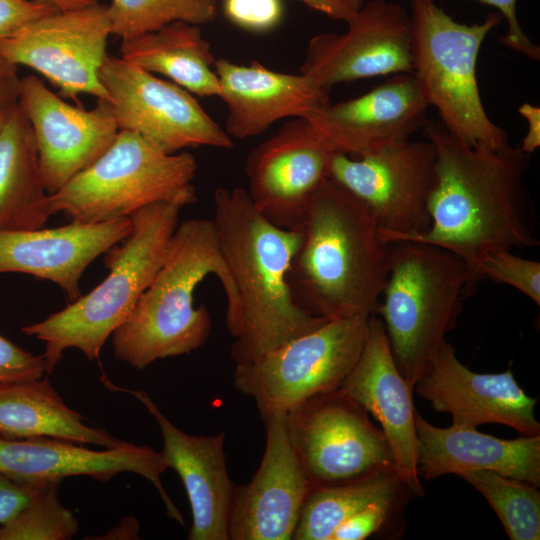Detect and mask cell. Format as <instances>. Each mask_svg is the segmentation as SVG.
<instances>
[{"label": "cell", "instance_id": "1", "mask_svg": "<svg viewBox=\"0 0 540 540\" xmlns=\"http://www.w3.org/2000/svg\"><path fill=\"white\" fill-rule=\"evenodd\" d=\"M422 129L436 151L430 226L402 240L430 243L460 257L470 293L487 253L539 245L524 180L529 155L510 144H468L435 121L427 120Z\"/></svg>", "mask_w": 540, "mask_h": 540}, {"label": "cell", "instance_id": "2", "mask_svg": "<svg viewBox=\"0 0 540 540\" xmlns=\"http://www.w3.org/2000/svg\"><path fill=\"white\" fill-rule=\"evenodd\" d=\"M213 224L231 274L237 304L226 327L236 364L250 362L327 320L295 302L288 272L300 242L298 229L269 221L241 187L213 194Z\"/></svg>", "mask_w": 540, "mask_h": 540}, {"label": "cell", "instance_id": "3", "mask_svg": "<svg viewBox=\"0 0 540 540\" xmlns=\"http://www.w3.org/2000/svg\"><path fill=\"white\" fill-rule=\"evenodd\" d=\"M296 229L300 242L288 282L298 306L325 320L376 315L390 243L368 207L328 178Z\"/></svg>", "mask_w": 540, "mask_h": 540}, {"label": "cell", "instance_id": "4", "mask_svg": "<svg viewBox=\"0 0 540 540\" xmlns=\"http://www.w3.org/2000/svg\"><path fill=\"white\" fill-rule=\"evenodd\" d=\"M210 274L224 288L228 320L237 298L212 219L179 223L150 286L112 334L114 356L143 370L156 360L200 348L210 335L211 318L205 306H194V292Z\"/></svg>", "mask_w": 540, "mask_h": 540}, {"label": "cell", "instance_id": "5", "mask_svg": "<svg viewBox=\"0 0 540 540\" xmlns=\"http://www.w3.org/2000/svg\"><path fill=\"white\" fill-rule=\"evenodd\" d=\"M181 208L154 203L133 213L128 236L106 251L107 277L91 292L21 331L45 342L42 356L51 374L68 348L89 361L126 320L158 272L179 224Z\"/></svg>", "mask_w": 540, "mask_h": 540}, {"label": "cell", "instance_id": "6", "mask_svg": "<svg viewBox=\"0 0 540 540\" xmlns=\"http://www.w3.org/2000/svg\"><path fill=\"white\" fill-rule=\"evenodd\" d=\"M468 293V272L456 254L433 244L390 243L381 316L401 375L414 388L446 340Z\"/></svg>", "mask_w": 540, "mask_h": 540}, {"label": "cell", "instance_id": "7", "mask_svg": "<svg viewBox=\"0 0 540 540\" xmlns=\"http://www.w3.org/2000/svg\"><path fill=\"white\" fill-rule=\"evenodd\" d=\"M413 73L427 105L443 127L464 142L501 148L506 131L482 103L476 77L480 48L503 17L490 13L481 23L454 20L434 0H410Z\"/></svg>", "mask_w": 540, "mask_h": 540}, {"label": "cell", "instance_id": "8", "mask_svg": "<svg viewBox=\"0 0 540 540\" xmlns=\"http://www.w3.org/2000/svg\"><path fill=\"white\" fill-rule=\"evenodd\" d=\"M196 172L192 154H167L135 133L119 131L94 163L49 195V213L97 224L130 217L154 203L182 209L197 199Z\"/></svg>", "mask_w": 540, "mask_h": 540}, {"label": "cell", "instance_id": "9", "mask_svg": "<svg viewBox=\"0 0 540 540\" xmlns=\"http://www.w3.org/2000/svg\"><path fill=\"white\" fill-rule=\"evenodd\" d=\"M370 316L327 320L250 362L236 364L234 387L263 418L339 389L356 364Z\"/></svg>", "mask_w": 540, "mask_h": 540}, {"label": "cell", "instance_id": "10", "mask_svg": "<svg viewBox=\"0 0 540 540\" xmlns=\"http://www.w3.org/2000/svg\"><path fill=\"white\" fill-rule=\"evenodd\" d=\"M285 420L290 441L312 487L395 470L382 430L359 403L340 389L308 399L286 412Z\"/></svg>", "mask_w": 540, "mask_h": 540}, {"label": "cell", "instance_id": "11", "mask_svg": "<svg viewBox=\"0 0 540 540\" xmlns=\"http://www.w3.org/2000/svg\"><path fill=\"white\" fill-rule=\"evenodd\" d=\"M435 177L436 151L429 140H407L359 158L334 153L329 170V179L368 207L387 243L429 228Z\"/></svg>", "mask_w": 540, "mask_h": 540}, {"label": "cell", "instance_id": "12", "mask_svg": "<svg viewBox=\"0 0 540 540\" xmlns=\"http://www.w3.org/2000/svg\"><path fill=\"white\" fill-rule=\"evenodd\" d=\"M119 131L135 133L167 154L233 142L190 92L122 58L107 55L99 71Z\"/></svg>", "mask_w": 540, "mask_h": 540}, {"label": "cell", "instance_id": "13", "mask_svg": "<svg viewBox=\"0 0 540 540\" xmlns=\"http://www.w3.org/2000/svg\"><path fill=\"white\" fill-rule=\"evenodd\" d=\"M111 35L107 6L56 11L35 19L0 41V54L36 70L63 99L89 94L107 100L99 80ZM77 103H79L77 101Z\"/></svg>", "mask_w": 540, "mask_h": 540}, {"label": "cell", "instance_id": "14", "mask_svg": "<svg viewBox=\"0 0 540 540\" xmlns=\"http://www.w3.org/2000/svg\"><path fill=\"white\" fill-rule=\"evenodd\" d=\"M343 33L313 36L300 72L330 90L344 82L413 73L411 17L387 0L364 3Z\"/></svg>", "mask_w": 540, "mask_h": 540}, {"label": "cell", "instance_id": "15", "mask_svg": "<svg viewBox=\"0 0 540 540\" xmlns=\"http://www.w3.org/2000/svg\"><path fill=\"white\" fill-rule=\"evenodd\" d=\"M333 154L307 118L287 121L247 157L252 203L273 224L296 229L313 194L329 178Z\"/></svg>", "mask_w": 540, "mask_h": 540}, {"label": "cell", "instance_id": "16", "mask_svg": "<svg viewBox=\"0 0 540 540\" xmlns=\"http://www.w3.org/2000/svg\"><path fill=\"white\" fill-rule=\"evenodd\" d=\"M18 103L32 127L49 195L94 163L119 132L107 100L91 110L71 105L35 75L21 78Z\"/></svg>", "mask_w": 540, "mask_h": 540}, {"label": "cell", "instance_id": "17", "mask_svg": "<svg viewBox=\"0 0 540 540\" xmlns=\"http://www.w3.org/2000/svg\"><path fill=\"white\" fill-rule=\"evenodd\" d=\"M286 412L263 418L264 454L255 475L235 487L229 540H291L312 484L290 441Z\"/></svg>", "mask_w": 540, "mask_h": 540}, {"label": "cell", "instance_id": "18", "mask_svg": "<svg viewBox=\"0 0 540 540\" xmlns=\"http://www.w3.org/2000/svg\"><path fill=\"white\" fill-rule=\"evenodd\" d=\"M161 452L127 442L115 448L91 450L78 443L37 436L7 439L0 436V473L23 484L37 485L69 476H89L107 482L117 474L130 472L148 480L158 491L166 515L184 525L178 508L161 483L168 469Z\"/></svg>", "mask_w": 540, "mask_h": 540}, {"label": "cell", "instance_id": "19", "mask_svg": "<svg viewBox=\"0 0 540 540\" xmlns=\"http://www.w3.org/2000/svg\"><path fill=\"white\" fill-rule=\"evenodd\" d=\"M414 388L435 411L449 413L452 425L476 428L495 423L526 436L540 435L537 399L525 393L512 371H471L446 340Z\"/></svg>", "mask_w": 540, "mask_h": 540}, {"label": "cell", "instance_id": "20", "mask_svg": "<svg viewBox=\"0 0 540 540\" xmlns=\"http://www.w3.org/2000/svg\"><path fill=\"white\" fill-rule=\"evenodd\" d=\"M428 108L414 76L401 73L308 120L331 152L359 158L410 140L426 123Z\"/></svg>", "mask_w": 540, "mask_h": 540}, {"label": "cell", "instance_id": "21", "mask_svg": "<svg viewBox=\"0 0 540 540\" xmlns=\"http://www.w3.org/2000/svg\"><path fill=\"white\" fill-rule=\"evenodd\" d=\"M339 389L380 424L390 446L397 475L414 495L422 496L412 401L414 388L398 370L384 325L376 315L369 317L361 354Z\"/></svg>", "mask_w": 540, "mask_h": 540}, {"label": "cell", "instance_id": "22", "mask_svg": "<svg viewBox=\"0 0 540 540\" xmlns=\"http://www.w3.org/2000/svg\"><path fill=\"white\" fill-rule=\"evenodd\" d=\"M113 391L126 392L138 399L159 424L162 456L179 475L189 500L192 524L189 540H229L228 522L235 485L226 467L225 432L213 436L187 434L174 426L143 390L114 385L105 375L100 378Z\"/></svg>", "mask_w": 540, "mask_h": 540}, {"label": "cell", "instance_id": "23", "mask_svg": "<svg viewBox=\"0 0 540 540\" xmlns=\"http://www.w3.org/2000/svg\"><path fill=\"white\" fill-rule=\"evenodd\" d=\"M132 228L129 217L97 224L32 230H0V273H25L58 285L73 302L80 279L101 254L121 242Z\"/></svg>", "mask_w": 540, "mask_h": 540}, {"label": "cell", "instance_id": "24", "mask_svg": "<svg viewBox=\"0 0 540 540\" xmlns=\"http://www.w3.org/2000/svg\"><path fill=\"white\" fill-rule=\"evenodd\" d=\"M219 97L227 107L225 131L246 139L263 134L283 118H310L330 104L329 90L308 76L273 71L252 61L216 59Z\"/></svg>", "mask_w": 540, "mask_h": 540}, {"label": "cell", "instance_id": "25", "mask_svg": "<svg viewBox=\"0 0 540 540\" xmlns=\"http://www.w3.org/2000/svg\"><path fill=\"white\" fill-rule=\"evenodd\" d=\"M418 474L429 481L471 470H489L540 486V435L501 439L476 428L434 426L415 411Z\"/></svg>", "mask_w": 540, "mask_h": 540}, {"label": "cell", "instance_id": "26", "mask_svg": "<svg viewBox=\"0 0 540 540\" xmlns=\"http://www.w3.org/2000/svg\"><path fill=\"white\" fill-rule=\"evenodd\" d=\"M49 217L35 136L17 101L0 126V230L43 228Z\"/></svg>", "mask_w": 540, "mask_h": 540}, {"label": "cell", "instance_id": "27", "mask_svg": "<svg viewBox=\"0 0 540 540\" xmlns=\"http://www.w3.org/2000/svg\"><path fill=\"white\" fill-rule=\"evenodd\" d=\"M0 436H46L103 448L127 443L85 424L84 417L65 404L46 377L0 383Z\"/></svg>", "mask_w": 540, "mask_h": 540}, {"label": "cell", "instance_id": "28", "mask_svg": "<svg viewBox=\"0 0 540 540\" xmlns=\"http://www.w3.org/2000/svg\"><path fill=\"white\" fill-rule=\"evenodd\" d=\"M123 60L201 97L218 96L216 58L198 25L184 21L122 40Z\"/></svg>", "mask_w": 540, "mask_h": 540}, {"label": "cell", "instance_id": "29", "mask_svg": "<svg viewBox=\"0 0 540 540\" xmlns=\"http://www.w3.org/2000/svg\"><path fill=\"white\" fill-rule=\"evenodd\" d=\"M409 494L413 492L394 469L313 487L302 506L293 539L330 540L340 524L369 505Z\"/></svg>", "mask_w": 540, "mask_h": 540}, {"label": "cell", "instance_id": "30", "mask_svg": "<svg viewBox=\"0 0 540 540\" xmlns=\"http://www.w3.org/2000/svg\"><path fill=\"white\" fill-rule=\"evenodd\" d=\"M458 476L486 499L511 540L540 539L539 487L489 470Z\"/></svg>", "mask_w": 540, "mask_h": 540}, {"label": "cell", "instance_id": "31", "mask_svg": "<svg viewBox=\"0 0 540 540\" xmlns=\"http://www.w3.org/2000/svg\"><path fill=\"white\" fill-rule=\"evenodd\" d=\"M217 12V0H112L107 6L110 32L122 40L175 21L208 23Z\"/></svg>", "mask_w": 540, "mask_h": 540}, {"label": "cell", "instance_id": "32", "mask_svg": "<svg viewBox=\"0 0 540 540\" xmlns=\"http://www.w3.org/2000/svg\"><path fill=\"white\" fill-rule=\"evenodd\" d=\"M61 482H43L20 510L0 524V540L72 539L79 530V522L59 500Z\"/></svg>", "mask_w": 540, "mask_h": 540}, {"label": "cell", "instance_id": "33", "mask_svg": "<svg viewBox=\"0 0 540 540\" xmlns=\"http://www.w3.org/2000/svg\"><path fill=\"white\" fill-rule=\"evenodd\" d=\"M508 249L487 253L477 269L478 281L483 278L507 284L540 305V263L517 256Z\"/></svg>", "mask_w": 540, "mask_h": 540}, {"label": "cell", "instance_id": "34", "mask_svg": "<svg viewBox=\"0 0 540 540\" xmlns=\"http://www.w3.org/2000/svg\"><path fill=\"white\" fill-rule=\"evenodd\" d=\"M407 496L369 505L340 524L330 540H363L383 532L400 512L401 505Z\"/></svg>", "mask_w": 540, "mask_h": 540}, {"label": "cell", "instance_id": "35", "mask_svg": "<svg viewBox=\"0 0 540 540\" xmlns=\"http://www.w3.org/2000/svg\"><path fill=\"white\" fill-rule=\"evenodd\" d=\"M223 10L232 23L255 32L276 27L283 15L281 0H224Z\"/></svg>", "mask_w": 540, "mask_h": 540}, {"label": "cell", "instance_id": "36", "mask_svg": "<svg viewBox=\"0 0 540 540\" xmlns=\"http://www.w3.org/2000/svg\"><path fill=\"white\" fill-rule=\"evenodd\" d=\"M47 375L45 359L0 335V383L40 379Z\"/></svg>", "mask_w": 540, "mask_h": 540}, {"label": "cell", "instance_id": "37", "mask_svg": "<svg viewBox=\"0 0 540 540\" xmlns=\"http://www.w3.org/2000/svg\"><path fill=\"white\" fill-rule=\"evenodd\" d=\"M59 11L39 0H0V41L27 23Z\"/></svg>", "mask_w": 540, "mask_h": 540}, {"label": "cell", "instance_id": "38", "mask_svg": "<svg viewBox=\"0 0 540 540\" xmlns=\"http://www.w3.org/2000/svg\"><path fill=\"white\" fill-rule=\"evenodd\" d=\"M486 5L496 8L503 18L506 19L508 30L501 37V43L521 53L527 58L538 61L540 59V48L523 31L517 16V0H478Z\"/></svg>", "mask_w": 540, "mask_h": 540}, {"label": "cell", "instance_id": "39", "mask_svg": "<svg viewBox=\"0 0 540 540\" xmlns=\"http://www.w3.org/2000/svg\"><path fill=\"white\" fill-rule=\"evenodd\" d=\"M41 484L19 483L0 473V524L20 510Z\"/></svg>", "mask_w": 540, "mask_h": 540}, {"label": "cell", "instance_id": "40", "mask_svg": "<svg viewBox=\"0 0 540 540\" xmlns=\"http://www.w3.org/2000/svg\"><path fill=\"white\" fill-rule=\"evenodd\" d=\"M330 19L348 23L363 6L364 0H298Z\"/></svg>", "mask_w": 540, "mask_h": 540}, {"label": "cell", "instance_id": "41", "mask_svg": "<svg viewBox=\"0 0 540 540\" xmlns=\"http://www.w3.org/2000/svg\"><path fill=\"white\" fill-rule=\"evenodd\" d=\"M20 82L18 66L0 54V104L18 101Z\"/></svg>", "mask_w": 540, "mask_h": 540}, {"label": "cell", "instance_id": "42", "mask_svg": "<svg viewBox=\"0 0 540 540\" xmlns=\"http://www.w3.org/2000/svg\"><path fill=\"white\" fill-rule=\"evenodd\" d=\"M518 112L527 121L528 125L527 133L519 147L524 153L530 155L540 146V108L524 103L519 106Z\"/></svg>", "mask_w": 540, "mask_h": 540}, {"label": "cell", "instance_id": "43", "mask_svg": "<svg viewBox=\"0 0 540 540\" xmlns=\"http://www.w3.org/2000/svg\"><path fill=\"white\" fill-rule=\"evenodd\" d=\"M140 526L136 518H124L117 527L112 528L101 539H139Z\"/></svg>", "mask_w": 540, "mask_h": 540}, {"label": "cell", "instance_id": "44", "mask_svg": "<svg viewBox=\"0 0 540 540\" xmlns=\"http://www.w3.org/2000/svg\"><path fill=\"white\" fill-rule=\"evenodd\" d=\"M48 3L59 11L78 10L98 4V0H39Z\"/></svg>", "mask_w": 540, "mask_h": 540}, {"label": "cell", "instance_id": "45", "mask_svg": "<svg viewBox=\"0 0 540 540\" xmlns=\"http://www.w3.org/2000/svg\"><path fill=\"white\" fill-rule=\"evenodd\" d=\"M17 102V101H16ZM0 104V126L3 123L6 115L8 114L11 107L16 103Z\"/></svg>", "mask_w": 540, "mask_h": 540}]
</instances>
